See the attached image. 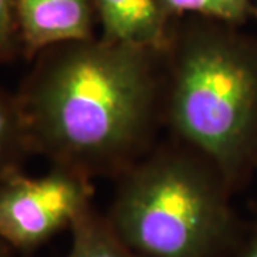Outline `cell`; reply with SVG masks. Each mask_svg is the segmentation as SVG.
I'll use <instances>...</instances> for the list:
<instances>
[{"label":"cell","mask_w":257,"mask_h":257,"mask_svg":"<svg viewBox=\"0 0 257 257\" xmlns=\"http://www.w3.org/2000/svg\"><path fill=\"white\" fill-rule=\"evenodd\" d=\"M22 56L13 0H0V64Z\"/></svg>","instance_id":"obj_10"},{"label":"cell","mask_w":257,"mask_h":257,"mask_svg":"<svg viewBox=\"0 0 257 257\" xmlns=\"http://www.w3.org/2000/svg\"><path fill=\"white\" fill-rule=\"evenodd\" d=\"M12 248L0 240V257H12Z\"/></svg>","instance_id":"obj_12"},{"label":"cell","mask_w":257,"mask_h":257,"mask_svg":"<svg viewBox=\"0 0 257 257\" xmlns=\"http://www.w3.org/2000/svg\"><path fill=\"white\" fill-rule=\"evenodd\" d=\"M35 60L16 93L35 155L90 179L142 159L163 114L165 53L93 37Z\"/></svg>","instance_id":"obj_1"},{"label":"cell","mask_w":257,"mask_h":257,"mask_svg":"<svg viewBox=\"0 0 257 257\" xmlns=\"http://www.w3.org/2000/svg\"><path fill=\"white\" fill-rule=\"evenodd\" d=\"M70 233L72 243L64 257H145L120 239L94 207L74 221Z\"/></svg>","instance_id":"obj_7"},{"label":"cell","mask_w":257,"mask_h":257,"mask_svg":"<svg viewBox=\"0 0 257 257\" xmlns=\"http://www.w3.org/2000/svg\"><path fill=\"white\" fill-rule=\"evenodd\" d=\"M30 155L35 152L18 94L0 86V179L22 169Z\"/></svg>","instance_id":"obj_8"},{"label":"cell","mask_w":257,"mask_h":257,"mask_svg":"<svg viewBox=\"0 0 257 257\" xmlns=\"http://www.w3.org/2000/svg\"><path fill=\"white\" fill-rule=\"evenodd\" d=\"M253 2V8H254V15H256L257 18V0H251Z\"/></svg>","instance_id":"obj_13"},{"label":"cell","mask_w":257,"mask_h":257,"mask_svg":"<svg viewBox=\"0 0 257 257\" xmlns=\"http://www.w3.org/2000/svg\"><path fill=\"white\" fill-rule=\"evenodd\" d=\"M209 19L173 25L165 52L163 117L231 190L257 167V37Z\"/></svg>","instance_id":"obj_2"},{"label":"cell","mask_w":257,"mask_h":257,"mask_svg":"<svg viewBox=\"0 0 257 257\" xmlns=\"http://www.w3.org/2000/svg\"><path fill=\"white\" fill-rule=\"evenodd\" d=\"M233 257H257V220L246 230V234Z\"/></svg>","instance_id":"obj_11"},{"label":"cell","mask_w":257,"mask_h":257,"mask_svg":"<svg viewBox=\"0 0 257 257\" xmlns=\"http://www.w3.org/2000/svg\"><path fill=\"white\" fill-rule=\"evenodd\" d=\"M172 19L196 15L231 26H240L256 16L251 0H159Z\"/></svg>","instance_id":"obj_9"},{"label":"cell","mask_w":257,"mask_h":257,"mask_svg":"<svg viewBox=\"0 0 257 257\" xmlns=\"http://www.w3.org/2000/svg\"><path fill=\"white\" fill-rule=\"evenodd\" d=\"M231 192L190 147H163L120 175L104 216L145 257H233L247 227L233 210Z\"/></svg>","instance_id":"obj_3"},{"label":"cell","mask_w":257,"mask_h":257,"mask_svg":"<svg viewBox=\"0 0 257 257\" xmlns=\"http://www.w3.org/2000/svg\"><path fill=\"white\" fill-rule=\"evenodd\" d=\"M90 177L52 166L42 176L22 169L0 179V240L29 253L73 223L92 206Z\"/></svg>","instance_id":"obj_4"},{"label":"cell","mask_w":257,"mask_h":257,"mask_svg":"<svg viewBox=\"0 0 257 257\" xmlns=\"http://www.w3.org/2000/svg\"><path fill=\"white\" fill-rule=\"evenodd\" d=\"M22 56L93 39L97 22L93 0H13Z\"/></svg>","instance_id":"obj_5"},{"label":"cell","mask_w":257,"mask_h":257,"mask_svg":"<svg viewBox=\"0 0 257 257\" xmlns=\"http://www.w3.org/2000/svg\"><path fill=\"white\" fill-rule=\"evenodd\" d=\"M101 39L165 53L173 19L159 0H93Z\"/></svg>","instance_id":"obj_6"}]
</instances>
